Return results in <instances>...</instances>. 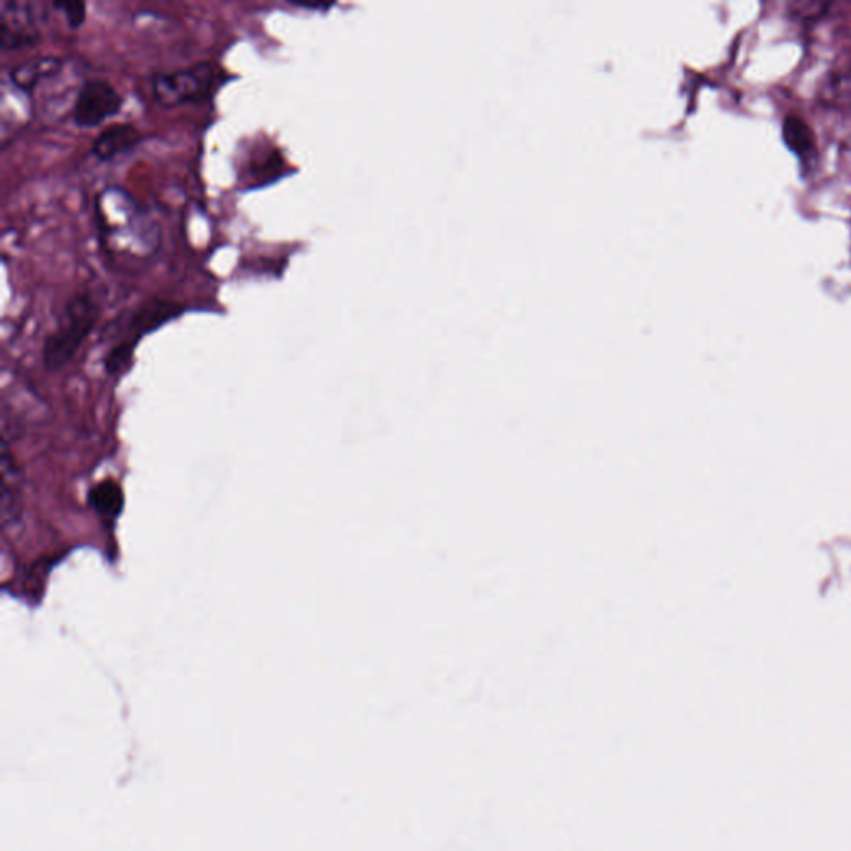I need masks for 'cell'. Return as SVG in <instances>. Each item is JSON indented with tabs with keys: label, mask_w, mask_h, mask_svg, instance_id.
I'll list each match as a JSON object with an SVG mask.
<instances>
[{
	"label": "cell",
	"mask_w": 851,
	"mask_h": 851,
	"mask_svg": "<svg viewBox=\"0 0 851 851\" xmlns=\"http://www.w3.org/2000/svg\"><path fill=\"white\" fill-rule=\"evenodd\" d=\"M90 505L107 526H113L126 505L122 485L113 479H103L94 485L89 494Z\"/></svg>",
	"instance_id": "obj_8"
},
{
	"label": "cell",
	"mask_w": 851,
	"mask_h": 851,
	"mask_svg": "<svg viewBox=\"0 0 851 851\" xmlns=\"http://www.w3.org/2000/svg\"><path fill=\"white\" fill-rule=\"evenodd\" d=\"M185 306L172 299L152 298L140 305L129 318V338L123 343L135 348L140 339L165 323L184 315Z\"/></svg>",
	"instance_id": "obj_5"
},
{
	"label": "cell",
	"mask_w": 851,
	"mask_h": 851,
	"mask_svg": "<svg viewBox=\"0 0 851 851\" xmlns=\"http://www.w3.org/2000/svg\"><path fill=\"white\" fill-rule=\"evenodd\" d=\"M100 306L90 293L78 292L68 298L57 328L47 336L42 361L48 371L62 370L70 363L99 321Z\"/></svg>",
	"instance_id": "obj_1"
},
{
	"label": "cell",
	"mask_w": 851,
	"mask_h": 851,
	"mask_svg": "<svg viewBox=\"0 0 851 851\" xmlns=\"http://www.w3.org/2000/svg\"><path fill=\"white\" fill-rule=\"evenodd\" d=\"M227 81L223 70L210 62H200L187 68L152 75L153 99L163 107H181L210 100Z\"/></svg>",
	"instance_id": "obj_2"
},
{
	"label": "cell",
	"mask_w": 851,
	"mask_h": 851,
	"mask_svg": "<svg viewBox=\"0 0 851 851\" xmlns=\"http://www.w3.org/2000/svg\"><path fill=\"white\" fill-rule=\"evenodd\" d=\"M142 139V133L130 123H116L97 135L92 143V153L100 162H110L116 156L135 149Z\"/></svg>",
	"instance_id": "obj_7"
},
{
	"label": "cell",
	"mask_w": 851,
	"mask_h": 851,
	"mask_svg": "<svg viewBox=\"0 0 851 851\" xmlns=\"http://www.w3.org/2000/svg\"><path fill=\"white\" fill-rule=\"evenodd\" d=\"M293 6H296V8L302 9H315V11H319V9H329L331 8V4H308V2H292Z\"/></svg>",
	"instance_id": "obj_12"
},
{
	"label": "cell",
	"mask_w": 851,
	"mask_h": 851,
	"mask_svg": "<svg viewBox=\"0 0 851 851\" xmlns=\"http://www.w3.org/2000/svg\"><path fill=\"white\" fill-rule=\"evenodd\" d=\"M44 4L31 0H4L0 9V48L4 52L31 47L41 39L35 25L45 19Z\"/></svg>",
	"instance_id": "obj_3"
},
{
	"label": "cell",
	"mask_w": 851,
	"mask_h": 851,
	"mask_svg": "<svg viewBox=\"0 0 851 851\" xmlns=\"http://www.w3.org/2000/svg\"><path fill=\"white\" fill-rule=\"evenodd\" d=\"M123 97L110 81L90 78L81 84L72 106V120L80 129L102 126L122 110Z\"/></svg>",
	"instance_id": "obj_4"
},
{
	"label": "cell",
	"mask_w": 851,
	"mask_h": 851,
	"mask_svg": "<svg viewBox=\"0 0 851 851\" xmlns=\"http://www.w3.org/2000/svg\"><path fill=\"white\" fill-rule=\"evenodd\" d=\"M782 133H784L785 145L800 159L804 165H811L817 160V140H815L814 130L801 117H785Z\"/></svg>",
	"instance_id": "obj_9"
},
{
	"label": "cell",
	"mask_w": 851,
	"mask_h": 851,
	"mask_svg": "<svg viewBox=\"0 0 851 851\" xmlns=\"http://www.w3.org/2000/svg\"><path fill=\"white\" fill-rule=\"evenodd\" d=\"M52 8L64 12L65 21H67L68 28L70 29L80 28L85 22V15H87V4H85V2L55 0V2H52Z\"/></svg>",
	"instance_id": "obj_11"
},
{
	"label": "cell",
	"mask_w": 851,
	"mask_h": 851,
	"mask_svg": "<svg viewBox=\"0 0 851 851\" xmlns=\"http://www.w3.org/2000/svg\"><path fill=\"white\" fill-rule=\"evenodd\" d=\"M827 99L834 106H851V72L837 75L830 81Z\"/></svg>",
	"instance_id": "obj_10"
},
{
	"label": "cell",
	"mask_w": 851,
	"mask_h": 851,
	"mask_svg": "<svg viewBox=\"0 0 851 851\" xmlns=\"http://www.w3.org/2000/svg\"><path fill=\"white\" fill-rule=\"evenodd\" d=\"M62 67H64V58L57 55H42L14 65L9 70V77L15 89L21 90L25 96H32L42 80L61 74Z\"/></svg>",
	"instance_id": "obj_6"
}]
</instances>
